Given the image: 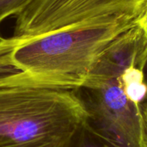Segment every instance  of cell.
Instances as JSON below:
<instances>
[{"label": "cell", "instance_id": "6da1fadb", "mask_svg": "<svg viewBox=\"0 0 147 147\" xmlns=\"http://www.w3.org/2000/svg\"><path fill=\"white\" fill-rule=\"evenodd\" d=\"M86 120L73 90L0 75V147H67Z\"/></svg>", "mask_w": 147, "mask_h": 147}, {"label": "cell", "instance_id": "7a4b0ae2", "mask_svg": "<svg viewBox=\"0 0 147 147\" xmlns=\"http://www.w3.org/2000/svg\"><path fill=\"white\" fill-rule=\"evenodd\" d=\"M136 22L67 28L8 46L0 45L3 65L47 86L76 90L101 55Z\"/></svg>", "mask_w": 147, "mask_h": 147}, {"label": "cell", "instance_id": "3957f363", "mask_svg": "<svg viewBox=\"0 0 147 147\" xmlns=\"http://www.w3.org/2000/svg\"><path fill=\"white\" fill-rule=\"evenodd\" d=\"M122 74L95 65L73 90L85 109L88 126L111 146L147 147L144 106L128 97Z\"/></svg>", "mask_w": 147, "mask_h": 147}, {"label": "cell", "instance_id": "277c9868", "mask_svg": "<svg viewBox=\"0 0 147 147\" xmlns=\"http://www.w3.org/2000/svg\"><path fill=\"white\" fill-rule=\"evenodd\" d=\"M147 0H33L16 16L8 46L67 28L137 22Z\"/></svg>", "mask_w": 147, "mask_h": 147}, {"label": "cell", "instance_id": "5b68a950", "mask_svg": "<svg viewBox=\"0 0 147 147\" xmlns=\"http://www.w3.org/2000/svg\"><path fill=\"white\" fill-rule=\"evenodd\" d=\"M67 147H112L102 137L84 123L73 135Z\"/></svg>", "mask_w": 147, "mask_h": 147}, {"label": "cell", "instance_id": "8992f818", "mask_svg": "<svg viewBox=\"0 0 147 147\" xmlns=\"http://www.w3.org/2000/svg\"><path fill=\"white\" fill-rule=\"evenodd\" d=\"M33 0H0V24L1 22L12 16H17ZM3 40L0 36V42Z\"/></svg>", "mask_w": 147, "mask_h": 147}, {"label": "cell", "instance_id": "52a82bcc", "mask_svg": "<svg viewBox=\"0 0 147 147\" xmlns=\"http://www.w3.org/2000/svg\"><path fill=\"white\" fill-rule=\"evenodd\" d=\"M136 25L140 28L147 41V8L144 11V13L141 15V16L139 18V20L137 21Z\"/></svg>", "mask_w": 147, "mask_h": 147}, {"label": "cell", "instance_id": "ba28073f", "mask_svg": "<svg viewBox=\"0 0 147 147\" xmlns=\"http://www.w3.org/2000/svg\"><path fill=\"white\" fill-rule=\"evenodd\" d=\"M144 73H145V80H146V84L147 86V59L146 62V65H145V69H144ZM147 108V94L146 97V101L144 102V109Z\"/></svg>", "mask_w": 147, "mask_h": 147}, {"label": "cell", "instance_id": "9c48e42d", "mask_svg": "<svg viewBox=\"0 0 147 147\" xmlns=\"http://www.w3.org/2000/svg\"><path fill=\"white\" fill-rule=\"evenodd\" d=\"M144 110H145V114H146V120H147V108H146Z\"/></svg>", "mask_w": 147, "mask_h": 147}, {"label": "cell", "instance_id": "30bf717a", "mask_svg": "<svg viewBox=\"0 0 147 147\" xmlns=\"http://www.w3.org/2000/svg\"><path fill=\"white\" fill-rule=\"evenodd\" d=\"M0 73H1V70H0Z\"/></svg>", "mask_w": 147, "mask_h": 147}]
</instances>
